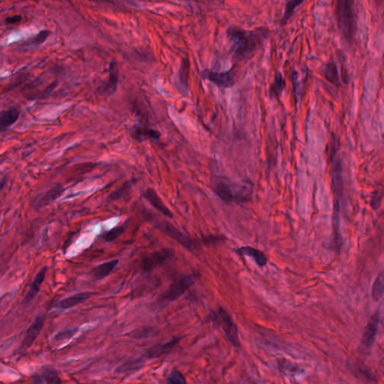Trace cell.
I'll list each match as a JSON object with an SVG mask.
<instances>
[{
  "label": "cell",
  "mask_w": 384,
  "mask_h": 384,
  "mask_svg": "<svg viewBox=\"0 0 384 384\" xmlns=\"http://www.w3.org/2000/svg\"><path fill=\"white\" fill-rule=\"evenodd\" d=\"M263 30L248 31L237 26L227 30V38L232 42L231 51L237 61L250 59L266 36Z\"/></svg>",
  "instance_id": "1"
},
{
  "label": "cell",
  "mask_w": 384,
  "mask_h": 384,
  "mask_svg": "<svg viewBox=\"0 0 384 384\" xmlns=\"http://www.w3.org/2000/svg\"><path fill=\"white\" fill-rule=\"evenodd\" d=\"M336 17L343 36L347 41L352 42L357 29L355 2L338 0L336 3Z\"/></svg>",
  "instance_id": "2"
},
{
  "label": "cell",
  "mask_w": 384,
  "mask_h": 384,
  "mask_svg": "<svg viewBox=\"0 0 384 384\" xmlns=\"http://www.w3.org/2000/svg\"><path fill=\"white\" fill-rule=\"evenodd\" d=\"M249 187L238 184H228L225 182L219 181L213 186V191L226 202H246L250 195Z\"/></svg>",
  "instance_id": "3"
},
{
  "label": "cell",
  "mask_w": 384,
  "mask_h": 384,
  "mask_svg": "<svg viewBox=\"0 0 384 384\" xmlns=\"http://www.w3.org/2000/svg\"><path fill=\"white\" fill-rule=\"evenodd\" d=\"M213 320L222 329L229 341L235 347H239L240 339L238 330L230 314L222 308H220L213 314Z\"/></svg>",
  "instance_id": "4"
},
{
  "label": "cell",
  "mask_w": 384,
  "mask_h": 384,
  "mask_svg": "<svg viewBox=\"0 0 384 384\" xmlns=\"http://www.w3.org/2000/svg\"><path fill=\"white\" fill-rule=\"evenodd\" d=\"M174 254L175 251L172 249H164L155 251L142 258L140 267L143 271H152L171 260Z\"/></svg>",
  "instance_id": "5"
},
{
  "label": "cell",
  "mask_w": 384,
  "mask_h": 384,
  "mask_svg": "<svg viewBox=\"0 0 384 384\" xmlns=\"http://www.w3.org/2000/svg\"><path fill=\"white\" fill-rule=\"evenodd\" d=\"M203 80H207L220 88H230L236 82V72L233 69L224 72H216L210 70H203L200 73Z\"/></svg>",
  "instance_id": "6"
},
{
  "label": "cell",
  "mask_w": 384,
  "mask_h": 384,
  "mask_svg": "<svg viewBox=\"0 0 384 384\" xmlns=\"http://www.w3.org/2000/svg\"><path fill=\"white\" fill-rule=\"evenodd\" d=\"M194 282V278L191 276H184L174 284H171L167 290L161 295V303H170L180 298Z\"/></svg>",
  "instance_id": "7"
},
{
  "label": "cell",
  "mask_w": 384,
  "mask_h": 384,
  "mask_svg": "<svg viewBox=\"0 0 384 384\" xmlns=\"http://www.w3.org/2000/svg\"><path fill=\"white\" fill-rule=\"evenodd\" d=\"M43 326L44 317L42 316H38L35 321L33 322V324L30 326L29 328L28 329L26 335H25L24 338H23V341L20 344V349H19V353L20 355H23L29 350L34 341L37 339L39 333L42 331Z\"/></svg>",
  "instance_id": "8"
},
{
  "label": "cell",
  "mask_w": 384,
  "mask_h": 384,
  "mask_svg": "<svg viewBox=\"0 0 384 384\" xmlns=\"http://www.w3.org/2000/svg\"><path fill=\"white\" fill-rule=\"evenodd\" d=\"M332 188L336 199L341 197L342 194L343 180H342V165L339 158L338 157L336 152L332 153Z\"/></svg>",
  "instance_id": "9"
},
{
  "label": "cell",
  "mask_w": 384,
  "mask_h": 384,
  "mask_svg": "<svg viewBox=\"0 0 384 384\" xmlns=\"http://www.w3.org/2000/svg\"><path fill=\"white\" fill-rule=\"evenodd\" d=\"M380 323V315L377 312L370 317L362 338V344L366 349H371L375 341Z\"/></svg>",
  "instance_id": "10"
},
{
  "label": "cell",
  "mask_w": 384,
  "mask_h": 384,
  "mask_svg": "<svg viewBox=\"0 0 384 384\" xmlns=\"http://www.w3.org/2000/svg\"><path fill=\"white\" fill-rule=\"evenodd\" d=\"M47 271V267H44L41 269L40 271L36 275L34 281L32 282L31 286H30L29 291H28V293L25 296L24 299H23V303L25 306L30 304L35 300L39 291H40L42 283L45 281Z\"/></svg>",
  "instance_id": "11"
},
{
  "label": "cell",
  "mask_w": 384,
  "mask_h": 384,
  "mask_svg": "<svg viewBox=\"0 0 384 384\" xmlns=\"http://www.w3.org/2000/svg\"><path fill=\"white\" fill-rule=\"evenodd\" d=\"M159 227L166 235L179 242L185 247L188 249L192 247V242L190 241L189 237L185 236L178 228L173 226V224L168 222H163L162 224H159Z\"/></svg>",
  "instance_id": "12"
},
{
  "label": "cell",
  "mask_w": 384,
  "mask_h": 384,
  "mask_svg": "<svg viewBox=\"0 0 384 384\" xmlns=\"http://www.w3.org/2000/svg\"><path fill=\"white\" fill-rule=\"evenodd\" d=\"M143 196L151 203L152 206L156 209L158 211L160 212L167 217L173 218V213L164 204V202L162 201V199L160 198L159 194L156 193L154 189H152V188H148L143 193Z\"/></svg>",
  "instance_id": "13"
},
{
  "label": "cell",
  "mask_w": 384,
  "mask_h": 384,
  "mask_svg": "<svg viewBox=\"0 0 384 384\" xmlns=\"http://www.w3.org/2000/svg\"><path fill=\"white\" fill-rule=\"evenodd\" d=\"M119 82V67L117 63L115 60L111 61L109 67L108 81L102 87L104 93L111 95L116 92Z\"/></svg>",
  "instance_id": "14"
},
{
  "label": "cell",
  "mask_w": 384,
  "mask_h": 384,
  "mask_svg": "<svg viewBox=\"0 0 384 384\" xmlns=\"http://www.w3.org/2000/svg\"><path fill=\"white\" fill-rule=\"evenodd\" d=\"M93 295V293H90V292H83V293H77V294L68 297V298L64 299V300H60V302L56 303V307L60 309H70V308H73L74 306H77V305L80 304V303L86 301Z\"/></svg>",
  "instance_id": "15"
},
{
  "label": "cell",
  "mask_w": 384,
  "mask_h": 384,
  "mask_svg": "<svg viewBox=\"0 0 384 384\" xmlns=\"http://www.w3.org/2000/svg\"><path fill=\"white\" fill-rule=\"evenodd\" d=\"M132 135L137 141L142 142L146 140H158L161 134L158 131L145 126H134L132 131Z\"/></svg>",
  "instance_id": "16"
},
{
  "label": "cell",
  "mask_w": 384,
  "mask_h": 384,
  "mask_svg": "<svg viewBox=\"0 0 384 384\" xmlns=\"http://www.w3.org/2000/svg\"><path fill=\"white\" fill-rule=\"evenodd\" d=\"M20 111L18 108L12 107L9 110H3L0 113V126L2 130L9 129L18 120Z\"/></svg>",
  "instance_id": "17"
},
{
  "label": "cell",
  "mask_w": 384,
  "mask_h": 384,
  "mask_svg": "<svg viewBox=\"0 0 384 384\" xmlns=\"http://www.w3.org/2000/svg\"><path fill=\"white\" fill-rule=\"evenodd\" d=\"M118 263V260H113L109 262H106V263L95 267L90 272V275H91L93 279H96V280H100V279L107 277L116 268Z\"/></svg>",
  "instance_id": "18"
},
{
  "label": "cell",
  "mask_w": 384,
  "mask_h": 384,
  "mask_svg": "<svg viewBox=\"0 0 384 384\" xmlns=\"http://www.w3.org/2000/svg\"><path fill=\"white\" fill-rule=\"evenodd\" d=\"M179 341H180V339H175L165 343V344L154 346L146 352V357L156 358V357H161V356L165 355V353H169L176 347Z\"/></svg>",
  "instance_id": "19"
},
{
  "label": "cell",
  "mask_w": 384,
  "mask_h": 384,
  "mask_svg": "<svg viewBox=\"0 0 384 384\" xmlns=\"http://www.w3.org/2000/svg\"><path fill=\"white\" fill-rule=\"evenodd\" d=\"M63 192H64V189L61 185H58V186L52 188L51 189L44 193L42 196L39 197V198L37 200V206H44L50 204V203L60 197Z\"/></svg>",
  "instance_id": "20"
},
{
  "label": "cell",
  "mask_w": 384,
  "mask_h": 384,
  "mask_svg": "<svg viewBox=\"0 0 384 384\" xmlns=\"http://www.w3.org/2000/svg\"><path fill=\"white\" fill-rule=\"evenodd\" d=\"M238 252L243 255L249 256L256 262L259 267H264L267 263L266 255L258 249H254L250 246L242 247L238 249Z\"/></svg>",
  "instance_id": "21"
},
{
  "label": "cell",
  "mask_w": 384,
  "mask_h": 384,
  "mask_svg": "<svg viewBox=\"0 0 384 384\" xmlns=\"http://www.w3.org/2000/svg\"><path fill=\"white\" fill-rule=\"evenodd\" d=\"M340 207L339 199H336L333 208V232H334V242L336 249L339 250L341 245V233H340Z\"/></svg>",
  "instance_id": "22"
},
{
  "label": "cell",
  "mask_w": 384,
  "mask_h": 384,
  "mask_svg": "<svg viewBox=\"0 0 384 384\" xmlns=\"http://www.w3.org/2000/svg\"><path fill=\"white\" fill-rule=\"evenodd\" d=\"M285 88V80L279 72L275 74L274 81L270 86V95L272 98H278L281 96L283 90Z\"/></svg>",
  "instance_id": "23"
},
{
  "label": "cell",
  "mask_w": 384,
  "mask_h": 384,
  "mask_svg": "<svg viewBox=\"0 0 384 384\" xmlns=\"http://www.w3.org/2000/svg\"><path fill=\"white\" fill-rule=\"evenodd\" d=\"M326 79L335 86H340V79L337 66L334 62H330L326 65L324 69Z\"/></svg>",
  "instance_id": "24"
},
{
  "label": "cell",
  "mask_w": 384,
  "mask_h": 384,
  "mask_svg": "<svg viewBox=\"0 0 384 384\" xmlns=\"http://www.w3.org/2000/svg\"><path fill=\"white\" fill-rule=\"evenodd\" d=\"M384 293V270L377 276L372 287L373 299L375 301H379L383 297Z\"/></svg>",
  "instance_id": "25"
},
{
  "label": "cell",
  "mask_w": 384,
  "mask_h": 384,
  "mask_svg": "<svg viewBox=\"0 0 384 384\" xmlns=\"http://www.w3.org/2000/svg\"><path fill=\"white\" fill-rule=\"evenodd\" d=\"M189 61L187 60H184L182 63L181 68H180V82L181 83L182 86L183 87L184 91L188 93V90H189Z\"/></svg>",
  "instance_id": "26"
},
{
  "label": "cell",
  "mask_w": 384,
  "mask_h": 384,
  "mask_svg": "<svg viewBox=\"0 0 384 384\" xmlns=\"http://www.w3.org/2000/svg\"><path fill=\"white\" fill-rule=\"evenodd\" d=\"M128 222L125 223L123 225L117 226V227H114V228L110 230V231L106 232L102 235V238L105 240L106 242H113L115 240L118 238L119 237L121 236L125 230H126V226H127Z\"/></svg>",
  "instance_id": "27"
},
{
  "label": "cell",
  "mask_w": 384,
  "mask_h": 384,
  "mask_svg": "<svg viewBox=\"0 0 384 384\" xmlns=\"http://www.w3.org/2000/svg\"><path fill=\"white\" fill-rule=\"evenodd\" d=\"M302 3H303V1H298V0H293V1L287 2V4H286L284 15H283L282 19H281V25H284L287 23L289 19H290V17L293 15L296 8H297V6H300Z\"/></svg>",
  "instance_id": "28"
},
{
  "label": "cell",
  "mask_w": 384,
  "mask_h": 384,
  "mask_svg": "<svg viewBox=\"0 0 384 384\" xmlns=\"http://www.w3.org/2000/svg\"><path fill=\"white\" fill-rule=\"evenodd\" d=\"M47 384H62L61 379L58 375L56 370L50 368H45L43 369V376Z\"/></svg>",
  "instance_id": "29"
},
{
  "label": "cell",
  "mask_w": 384,
  "mask_h": 384,
  "mask_svg": "<svg viewBox=\"0 0 384 384\" xmlns=\"http://www.w3.org/2000/svg\"><path fill=\"white\" fill-rule=\"evenodd\" d=\"M131 189H132V185L129 183H126L117 190L112 192L109 196V198L112 200H118L120 199L124 198L126 196L129 195Z\"/></svg>",
  "instance_id": "30"
},
{
  "label": "cell",
  "mask_w": 384,
  "mask_h": 384,
  "mask_svg": "<svg viewBox=\"0 0 384 384\" xmlns=\"http://www.w3.org/2000/svg\"><path fill=\"white\" fill-rule=\"evenodd\" d=\"M185 376L178 370H173L167 377V384H186Z\"/></svg>",
  "instance_id": "31"
},
{
  "label": "cell",
  "mask_w": 384,
  "mask_h": 384,
  "mask_svg": "<svg viewBox=\"0 0 384 384\" xmlns=\"http://www.w3.org/2000/svg\"><path fill=\"white\" fill-rule=\"evenodd\" d=\"M50 35V32L48 30H42L40 33H38L34 38L29 39V44L33 46H39L42 45L45 42L46 39Z\"/></svg>",
  "instance_id": "32"
},
{
  "label": "cell",
  "mask_w": 384,
  "mask_h": 384,
  "mask_svg": "<svg viewBox=\"0 0 384 384\" xmlns=\"http://www.w3.org/2000/svg\"><path fill=\"white\" fill-rule=\"evenodd\" d=\"M142 366H143V363H142L141 360H133V361L125 363L124 364L119 366L117 371L124 372V371H129V370L139 369Z\"/></svg>",
  "instance_id": "33"
},
{
  "label": "cell",
  "mask_w": 384,
  "mask_h": 384,
  "mask_svg": "<svg viewBox=\"0 0 384 384\" xmlns=\"http://www.w3.org/2000/svg\"><path fill=\"white\" fill-rule=\"evenodd\" d=\"M76 332H77V329H75V330H65V331L60 332V333H58V334L56 335L55 339H56V341H63V340L70 339V338H72V336L75 334Z\"/></svg>",
  "instance_id": "34"
},
{
  "label": "cell",
  "mask_w": 384,
  "mask_h": 384,
  "mask_svg": "<svg viewBox=\"0 0 384 384\" xmlns=\"http://www.w3.org/2000/svg\"><path fill=\"white\" fill-rule=\"evenodd\" d=\"M22 17L20 15H15L12 17H7L6 19V22L9 24H15V23H20L21 21Z\"/></svg>",
  "instance_id": "35"
},
{
  "label": "cell",
  "mask_w": 384,
  "mask_h": 384,
  "mask_svg": "<svg viewBox=\"0 0 384 384\" xmlns=\"http://www.w3.org/2000/svg\"><path fill=\"white\" fill-rule=\"evenodd\" d=\"M44 380L45 379H44L43 377L36 375V377H33V380H31V382L29 384H44Z\"/></svg>",
  "instance_id": "36"
}]
</instances>
